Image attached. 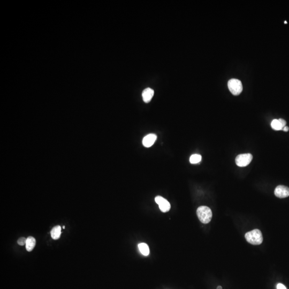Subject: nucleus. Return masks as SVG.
Returning <instances> with one entry per match:
<instances>
[{
	"mask_svg": "<svg viewBox=\"0 0 289 289\" xmlns=\"http://www.w3.org/2000/svg\"><path fill=\"white\" fill-rule=\"evenodd\" d=\"M246 239L249 243L254 245H260L263 241V236L259 229H254L248 232L245 235Z\"/></svg>",
	"mask_w": 289,
	"mask_h": 289,
	"instance_id": "1",
	"label": "nucleus"
},
{
	"mask_svg": "<svg viewBox=\"0 0 289 289\" xmlns=\"http://www.w3.org/2000/svg\"><path fill=\"white\" fill-rule=\"evenodd\" d=\"M217 289H222V287H221V286H218V287H217Z\"/></svg>",
	"mask_w": 289,
	"mask_h": 289,
	"instance_id": "18",
	"label": "nucleus"
},
{
	"mask_svg": "<svg viewBox=\"0 0 289 289\" xmlns=\"http://www.w3.org/2000/svg\"><path fill=\"white\" fill-rule=\"evenodd\" d=\"M201 156L199 154H193L190 157L189 162L192 164H196L201 160Z\"/></svg>",
	"mask_w": 289,
	"mask_h": 289,
	"instance_id": "13",
	"label": "nucleus"
},
{
	"mask_svg": "<svg viewBox=\"0 0 289 289\" xmlns=\"http://www.w3.org/2000/svg\"><path fill=\"white\" fill-rule=\"evenodd\" d=\"M271 126L272 129H274L276 131H279V130H282L283 129V127L281 125L280 122L279 121V119H274L272 120L271 123Z\"/></svg>",
	"mask_w": 289,
	"mask_h": 289,
	"instance_id": "12",
	"label": "nucleus"
},
{
	"mask_svg": "<svg viewBox=\"0 0 289 289\" xmlns=\"http://www.w3.org/2000/svg\"><path fill=\"white\" fill-rule=\"evenodd\" d=\"M274 193L278 198H287L289 196V188L283 185H279L275 189Z\"/></svg>",
	"mask_w": 289,
	"mask_h": 289,
	"instance_id": "6",
	"label": "nucleus"
},
{
	"mask_svg": "<svg viewBox=\"0 0 289 289\" xmlns=\"http://www.w3.org/2000/svg\"><path fill=\"white\" fill-rule=\"evenodd\" d=\"M289 127H287V126H285V127H283V129L282 130H283L284 131H285V132H287V131H289Z\"/></svg>",
	"mask_w": 289,
	"mask_h": 289,
	"instance_id": "17",
	"label": "nucleus"
},
{
	"mask_svg": "<svg viewBox=\"0 0 289 289\" xmlns=\"http://www.w3.org/2000/svg\"><path fill=\"white\" fill-rule=\"evenodd\" d=\"M50 235L53 239L57 240L59 239L61 235V227L57 225L54 227L50 231Z\"/></svg>",
	"mask_w": 289,
	"mask_h": 289,
	"instance_id": "10",
	"label": "nucleus"
},
{
	"mask_svg": "<svg viewBox=\"0 0 289 289\" xmlns=\"http://www.w3.org/2000/svg\"><path fill=\"white\" fill-rule=\"evenodd\" d=\"M197 214L201 222L207 224L210 222L213 214L210 208L207 206H200L197 210Z\"/></svg>",
	"mask_w": 289,
	"mask_h": 289,
	"instance_id": "2",
	"label": "nucleus"
},
{
	"mask_svg": "<svg viewBox=\"0 0 289 289\" xmlns=\"http://www.w3.org/2000/svg\"><path fill=\"white\" fill-rule=\"evenodd\" d=\"M277 289H287V287H285L284 285H283V284H281V283H279L277 285Z\"/></svg>",
	"mask_w": 289,
	"mask_h": 289,
	"instance_id": "15",
	"label": "nucleus"
},
{
	"mask_svg": "<svg viewBox=\"0 0 289 289\" xmlns=\"http://www.w3.org/2000/svg\"><path fill=\"white\" fill-rule=\"evenodd\" d=\"M279 121L280 122L281 125H282V127H283H283H285V125H286V123H287L286 121H285V120H284L283 119H279ZM282 130H283V129H282Z\"/></svg>",
	"mask_w": 289,
	"mask_h": 289,
	"instance_id": "16",
	"label": "nucleus"
},
{
	"mask_svg": "<svg viewBox=\"0 0 289 289\" xmlns=\"http://www.w3.org/2000/svg\"><path fill=\"white\" fill-rule=\"evenodd\" d=\"M138 248L140 251L144 256H147L150 254V249L147 244L144 243H142L138 245Z\"/></svg>",
	"mask_w": 289,
	"mask_h": 289,
	"instance_id": "11",
	"label": "nucleus"
},
{
	"mask_svg": "<svg viewBox=\"0 0 289 289\" xmlns=\"http://www.w3.org/2000/svg\"><path fill=\"white\" fill-rule=\"evenodd\" d=\"M26 240H27V238H25V237H21L18 240L17 242L19 245H26Z\"/></svg>",
	"mask_w": 289,
	"mask_h": 289,
	"instance_id": "14",
	"label": "nucleus"
},
{
	"mask_svg": "<svg viewBox=\"0 0 289 289\" xmlns=\"http://www.w3.org/2000/svg\"><path fill=\"white\" fill-rule=\"evenodd\" d=\"M36 244V240L34 237H29L26 240V248L28 252H31L33 250Z\"/></svg>",
	"mask_w": 289,
	"mask_h": 289,
	"instance_id": "9",
	"label": "nucleus"
},
{
	"mask_svg": "<svg viewBox=\"0 0 289 289\" xmlns=\"http://www.w3.org/2000/svg\"><path fill=\"white\" fill-rule=\"evenodd\" d=\"M63 229H65V226H63Z\"/></svg>",
	"mask_w": 289,
	"mask_h": 289,
	"instance_id": "19",
	"label": "nucleus"
},
{
	"mask_svg": "<svg viewBox=\"0 0 289 289\" xmlns=\"http://www.w3.org/2000/svg\"><path fill=\"white\" fill-rule=\"evenodd\" d=\"M253 159V156L250 153H246L238 155L236 157L235 161L237 166L240 167L246 166L250 164Z\"/></svg>",
	"mask_w": 289,
	"mask_h": 289,
	"instance_id": "4",
	"label": "nucleus"
},
{
	"mask_svg": "<svg viewBox=\"0 0 289 289\" xmlns=\"http://www.w3.org/2000/svg\"><path fill=\"white\" fill-rule=\"evenodd\" d=\"M154 90L150 88H147L144 90L142 93V96L144 102L146 103L150 102L154 96Z\"/></svg>",
	"mask_w": 289,
	"mask_h": 289,
	"instance_id": "8",
	"label": "nucleus"
},
{
	"mask_svg": "<svg viewBox=\"0 0 289 289\" xmlns=\"http://www.w3.org/2000/svg\"><path fill=\"white\" fill-rule=\"evenodd\" d=\"M228 86L231 93L234 96H238L243 91L241 81L237 79H231L228 83Z\"/></svg>",
	"mask_w": 289,
	"mask_h": 289,
	"instance_id": "3",
	"label": "nucleus"
},
{
	"mask_svg": "<svg viewBox=\"0 0 289 289\" xmlns=\"http://www.w3.org/2000/svg\"><path fill=\"white\" fill-rule=\"evenodd\" d=\"M157 139V136L154 134H150L145 136L143 140V144L146 147H151Z\"/></svg>",
	"mask_w": 289,
	"mask_h": 289,
	"instance_id": "7",
	"label": "nucleus"
},
{
	"mask_svg": "<svg viewBox=\"0 0 289 289\" xmlns=\"http://www.w3.org/2000/svg\"><path fill=\"white\" fill-rule=\"evenodd\" d=\"M155 201L158 204L160 210L163 213L167 212L170 209V204L166 199L161 196H157L155 198Z\"/></svg>",
	"mask_w": 289,
	"mask_h": 289,
	"instance_id": "5",
	"label": "nucleus"
}]
</instances>
